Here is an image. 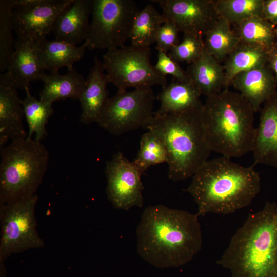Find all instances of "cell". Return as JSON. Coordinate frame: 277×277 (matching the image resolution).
I'll return each mask as SVG.
<instances>
[{"label":"cell","mask_w":277,"mask_h":277,"mask_svg":"<svg viewBox=\"0 0 277 277\" xmlns=\"http://www.w3.org/2000/svg\"><path fill=\"white\" fill-rule=\"evenodd\" d=\"M198 217L163 205L145 208L136 229L138 255L159 268L187 264L202 246Z\"/></svg>","instance_id":"cell-1"},{"label":"cell","mask_w":277,"mask_h":277,"mask_svg":"<svg viewBox=\"0 0 277 277\" xmlns=\"http://www.w3.org/2000/svg\"><path fill=\"white\" fill-rule=\"evenodd\" d=\"M261 189L254 165L245 167L221 156L206 161L185 190L197 205L196 214H228L249 205Z\"/></svg>","instance_id":"cell-2"},{"label":"cell","mask_w":277,"mask_h":277,"mask_svg":"<svg viewBox=\"0 0 277 277\" xmlns=\"http://www.w3.org/2000/svg\"><path fill=\"white\" fill-rule=\"evenodd\" d=\"M216 263L231 277H277V203L249 214Z\"/></svg>","instance_id":"cell-3"},{"label":"cell","mask_w":277,"mask_h":277,"mask_svg":"<svg viewBox=\"0 0 277 277\" xmlns=\"http://www.w3.org/2000/svg\"><path fill=\"white\" fill-rule=\"evenodd\" d=\"M254 113L243 96L228 88L206 97L202 120L212 151L230 159L252 151Z\"/></svg>","instance_id":"cell-4"},{"label":"cell","mask_w":277,"mask_h":277,"mask_svg":"<svg viewBox=\"0 0 277 277\" xmlns=\"http://www.w3.org/2000/svg\"><path fill=\"white\" fill-rule=\"evenodd\" d=\"M202 105L184 112L154 115L144 128L164 144L168 176L174 182L192 177L212 152L202 123Z\"/></svg>","instance_id":"cell-5"},{"label":"cell","mask_w":277,"mask_h":277,"mask_svg":"<svg viewBox=\"0 0 277 277\" xmlns=\"http://www.w3.org/2000/svg\"><path fill=\"white\" fill-rule=\"evenodd\" d=\"M48 160V150L34 138L13 141L1 148L0 205L35 194Z\"/></svg>","instance_id":"cell-6"},{"label":"cell","mask_w":277,"mask_h":277,"mask_svg":"<svg viewBox=\"0 0 277 277\" xmlns=\"http://www.w3.org/2000/svg\"><path fill=\"white\" fill-rule=\"evenodd\" d=\"M140 10L132 0H92V20L84 42L90 50L124 46Z\"/></svg>","instance_id":"cell-7"},{"label":"cell","mask_w":277,"mask_h":277,"mask_svg":"<svg viewBox=\"0 0 277 277\" xmlns=\"http://www.w3.org/2000/svg\"><path fill=\"white\" fill-rule=\"evenodd\" d=\"M150 57L149 47L130 45L107 50L102 63L109 83L118 90L165 86L166 77L152 65Z\"/></svg>","instance_id":"cell-8"},{"label":"cell","mask_w":277,"mask_h":277,"mask_svg":"<svg viewBox=\"0 0 277 277\" xmlns=\"http://www.w3.org/2000/svg\"><path fill=\"white\" fill-rule=\"evenodd\" d=\"M38 200L34 194L0 205V263L13 254L44 246L37 230L35 211Z\"/></svg>","instance_id":"cell-9"},{"label":"cell","mask_w":277,"mask_h":277,"mask_svg":"<svg viewBox=\"0 0 277 277\" xmlns=\"http://www.w3.org/2000/svg\"><path fill=\"white\" fill-rule=\"evenodd\" d=\"M155 96L151 88L117 90L109 97L97 122L109 133L120 135L145 128L154 117Z\"/></svg>","instance_id":"cell-10"},{"label":"cell","mask_w":277,"mask_h":277,"mask_svg":"<svg viewBox=\"0 0 277 277\" xmlns=\"http://www.w3.org/2000/svg\"><path fill=\"white\" fill-rule=\"evenodd\" d=\"M73 0H12L17 38L39 42L51 32L58 16Z\"/></svg>","instance_id":"cell-11"},{"label":"cell","mask_w":277,"mask_h":277,"mask_svg":"<svg viewBox=\"0 0 277 277\" xmlns=\"http://www.w3.org/2000/svg\"><path fill=\"white\" fill-rule=\"evenodd\" d=\"M105 172L107 180L106 194L115 208L128 210L134 206L143 207L144 186L141 176L143 172L134 162L118 152L106 162Z\"/></svg>","instance_id":"cell-12"},{"label":"cell","mask_w":277,"mask_h":277,"mask_svg":"<svg viewBox=\"0 0 277 277\" xmlns=\"http://www.w3.org/2000/svg\"><path fill=\"white\" fill-rule=\"evenodd\" d=\"M166 21L173 23L179 32L202 37L220 16L214 0H156Z\"/></svg>","instance_id":"cell-13"},{"label":"cell","mask_w":277,"mask_h":277,"mask_svg":"<svg viewBox=\"0 0 277 277\" xmlns=\"http://www.w3.org/2000/svg\"><path fill=\"white\" fill-rule=\"evenodd\" d=\"M17 87L7 71L0 75V147L8 141L25 138L27 134L23 119L25 117L22 100Z\"/></svg>","instance_id":"cell-14"},{"label":"cell","mask_w":277,"mask_h":277,"mask_svg":"<svg viewBox=\"0 0 277 277\" xmlns=\"http://www.w3.org/2000/svg\"><path fill=\"white\" fill-rule=\"evenodd\" d=\"M252 152L255 164L277 168V90L260 110Z\"/></svg>","instance_id":"cell-15"},{"label":"cell","mask_w":277,"mask_h":277,"mask_svg":"<svg viewBox=\"0 0 277 277\" xmlns=\"http://www.w3.org/2000/svg\"><path fill=\"white\" fill-rule=\"evenodd\" d=\"M38 42L18 38L14 41V52L7 71L18 89L25 90L31 82L42 81L46 74L38 53Z\"/></svg>","instance_id":"cell-16"},{"label":"cell","mask_w":277,"mask_h":277,"mask_svg":"<svg viewBox=\"0 0 277 277\" xmlns=\"http://www.w3.org/2000/svg\"><path fill=\"white\" fill-rule=\"evenodd\" d=\"M231 85L250 103L255 112L276 91L277 81L268 64L237 74Z\"/></svg>","instance_id":"cell-17"},{"label":"cell","mask_w":277,"mask_h":277,"mask_svg":"<svg viewBox=\"0 0 277 277\" xmlns=\"http://www.w3.org/2000/svg\"><path fill=\"white\" fill-rule=\"evenodd\" d=\"M102 62L97 57L86 80L85 87L78 100L82 113L80 121L84 124L97 122L108 99L107 85L109 83Z\"/></svg>","instance_id":"cell-18"},{"label":"cell","mask_w":277,"mask_h":277,"mask_svg":"<svg viewBox=\"0 0 277 277\" xmlns=\"http://www.w3.org/2000/svg\"><path fill=\"white\" fill-rule=\"evenodd\" d=\"M92 0H73L57 17L52 32L56 39L76 45L86 41Z\"/></svg>","instance_id":"cell-19"},{"label":"cell","mask_w":277,"mask_h":277,"mask_svg":"<svg viewBox=\"0 0 277 277\" xmlns=\"http://www.w3.org/2000/svg\"><path fill=\"white\" fill-rule=\"evenodd\" d=\"M186 72L201 95L207 97L228 88L223 65L205 49L189 65Z\"/></svg>","instance_id":"cell-20"},{"label":"cell","mask_w":277,"mask_h":277,"mask_svg":"<svg viewBox=\"0 0 277 277\" xmlns=\"http://www.w3.org/2000/svg\"><path fill=\"white\" fill-rule=\"evenodd\" d=\"M42 81L43 87L39 100L53 103L60 100H78L85 86L86 80L73 67L68 68L65 74L51 72L45 74Z\"/></svg>","instance_id":"cell-21"},{"label":"cell","mask_w":277,"mask_h":277,"mask_svg":"<svg viewBox=\"0 0 277 277\" xmlns=\"http://www.w3.org/2000/svg\"><path fill=\"white\" fill-rule=\"evenodd\" d=\"M200 96L191 82L172 81L163 86L158 95L161 105L154 115L179 113L197 107L203 104Z\"/></svg>","instance_id":"cell-22"},{"label":"cell","mask_w":277,"mask_h":277,"mask_svg":"<svg viewBox=\"0 0 277 277\" xmlns=\"http://www.w3.org/2000/svg\"><path fill=\"white\" fill-rule=\"evenodd\" d=\"M86 45L77 46L64 41L46 38L37 43L38 53L42 64L46 70L51 72H58L63 67L73 66L76 62L84 56Z\"/></svg>","instance_id":"cell-23"},{"label":"cell","mask_w":277,"mask_h":277,"mask_svg":"<svg viewBox=\"0 0 277 277\" xmlns=\"http://www.w3.org/2000/svg\"><path fill=\"white\" fill-rule=\"evenodd\" d=\"M267 64V50L240 42L224 61L227 86L238 74Z\"/></svg>","instance_id":"cell-24"},{"label":"cell","mask_w":277,"mask_h":277,"mask_svg":"<svg viewBox=\"0 0 277 277\" xmlns=\"http://www.w3.org/2000/svg\"><path fill=\"white\" fill-rule=\"evenodd\" d=\"M165 22L163 15L152 5H146L134 18L129 38L131 45L149 47L155 42L158 30Z\"/></svg>","instance_id":"cell-25"},{"label":"cell","mask_w":277,"mask_h":277,"mask_svg":"<svg viewBox=\"0 0 277 277\" xmlns=\"http://www.w3.org/2000/svg\"><path fill=\"white\" fill-rule=\"evenodd\" d=\"M204 36L205 50L220 63L240 42L231 24L221 16Z\"/></svg>","instance_id":"cell-26"},{"label":"cell","mask_w":277,"mask_h":277,"mask_svg":"<svg viewBox=\"0 0 277 277\" xmlns=\"http://www.w3.org/2000/svg\"><path fill=\"white\" fill-rule=\"evenodd\" d=\"M26 96L22 100L24 116L28 125L27 137L41 141L47 135L46 124L53 113L52 103L46 102L33 97L29 87L25 89Z\"/></svg>","instance_id":"cell-27"},{"label":"cell","mask_w":277,"mask_h":277,"mask_svg":"<svg viewBox=\"0 0 277 277\" xmlns=\"http://www.w3.org/2000/svg\"><path fill=\"white\" fill-rule=\"evenodd\" d=\"M275 26L263 17H253L234 25L241 42L262 47L267 50L277 41Z\"/></svg>","instance_id":"cell-28"},{"label":"cell","mask_w":277,"mask_h":277,"mask_svg":"<svg viewBox=\"0 0 277 277\" xmlns=\"http://www.w3.org/2000/svg\"><path fill=\"white\" fill-rule=\"evenodd\" d=\"M220 16L234 25L253 17H263L264 0H214Z\"/></svg>","instance_id":"cell-29"},{"label":"cell","mask_w":277,"mask_h":277,"mask_svg":"<svg viewBox=\"0 0 277 277\" xmlns=\"http://www.w3.org/2000/svg\"><path fill=\"white\" fill-rule=\"evenodd\" d=\"M12 0L0 1V71L8 70L14 52Z\"/></svg>","instance_id":"cell-30"},{"label":"cell","mask_w":277,"mask_h":277,"mask_svg":"<svg viewBox=\"0 0 277 277\" xmlns=\"http://www.w3.org/2000/svg\"><path fill=\"white\" fill-rule=\"evenodd\" d=\"M167 152L163 142L150 131L141 137L140 149L133 161L144 173L149 167L167 162Z\"/></svg>","instance_id":"cell-31"},{"label":"cell","mask_w":277,"mask_h":277,"mask_svg":"<svg viewBox=\"0 0 277 277\" xmlns=\"http://www.w3.org/2000/svg\"><path fill=\"white\" fill-rule=\"evenodd\" d=\"M204 50L202 37L185 34L183 40L169 51L168 55L177 63L190 64L201 56Z\"/></svg>","instance_id":"cell-32"},{"label":"cell","mask_w":277,"mask_h":277,"mask_svg":"<svg viewBox=\"0 0 277 277\" xmlns=\"http://www.w3.org/2000/svg\"><path fill=\"white\" fill-rule=\"evenodd\" d=\"M157 57L154 67L160 74L165 76L170 75L177 81L191 82L186 71L183 70L179 63L172 59L167 53L157 51Z\"/></svg>","instance_id":"cell-33"},{"label":"cell","mask_w":277,"mask_h":277,"mask_svg":"<svg viewBox=\"0 0 277 277\" xmlns=\"http://www.w3.org/2000/svg\"><path fill=\"white\" fill-rule=\"evenodd\" d=\"M179 31L176 25L171 21H166L159 28L155 41L156 49L165 53L170 51L180 43Z\"/></svg>","instance_id":"cell-34"},{"label":"cell","mask_w":277,"mask_h":277,"mask_svg":"<svg viewBox=\"0 0 277 277\" xmlns=\"http://www.w3.org/2000/svg\"><path fill=\"white\" fill-rule=\"evenodd\" d=\"M263 18L277 25V0H264Z\"/></svg>","instance_id":"cell-35"},{"label":"cell","mask_w":277,"mask_h":277,"mask_svg":"<svg viewBox=\"0 0 277 277\" xmlns=\"http://www.w3.org/2000/svg\"><path fill=\"white\" fill-rule=\"evenodd\" d=\"M267 64L277 81V41L267 50Z\"/></svg>","instance_id":"cell-36"},{"label":"cell","mask_w":277,"mask_h":277,"mask_svg":"<svg viewBox=\"0 0 277 277\" xmlns=\"http://www.w3.org/2000/svg\"><path fill=\"white\" fill-rule=\"evenodd\" d=\"M275 34H276V38H277V28H275Z\"/></svg>","instance_id":"cell-37"}]
</instances>
